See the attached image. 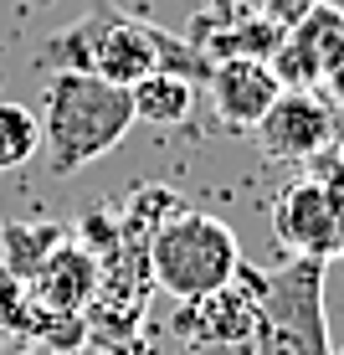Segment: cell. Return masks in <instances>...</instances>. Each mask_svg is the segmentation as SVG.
Here are the masks:
<instances>
[{"mask_svg": "<svg viewBox=\"0 0 344 355\" xmlns=\"http://www.w3.org/2000/svg\"><path fill=\"white\" fill-rule=\"evenodd\" d=\"M339 52H344V6L318 0L303 21H293V26L282 31L278 52L267 57V62H273L282 88H318Z\"/></svg>", "mask_w": 344, "mask_h": 355, "instance_id": "8", "label": "cell"}, {"mask_svg": "<svg viewBox=\"0 0 344 355\" xmlns=\"http://www.w3.org/2000/svg\"><path fill=\"white\" fill-rule=\"evenodd\" d=\"M257 355H329V320H324V263L288 258L267 273L257 299Z\"/></svg>", "mask_w": 344, "mask_h": 355, "instance_id": "4", "label": "cell"}, {"mask_svg": "<svg viewBox=\"0 0 344 355\" xmlns=\"http://www.w3.org/2000/svg\"><path fill=\"white\" fill-rule=\"evenodd\" d=\"M324 88H329V98H334V103H344V52L334 57V62H329V72H324Z\"/></svg>", "mask_w": 344, "mask_h": 355, "instance_id": "16", "label": "cell"}, {"mask_svg": "<svg viewBox=\"0 0 344 355\" xmlns=\"http://www.w3.org/2000/svg\"><path fill=\"white\" fill-rule=\"evenodd\" d=\"M62 242H67V227L62 222H16V227L0 232V263H6L16 278H26V284H31Z\"/></svg>", "mask_w": 344, "mask_h": 355, "instance_id": "12", "label": "cell"}, {"mask_svg": "<svg viewBox=\"0 0 344 355\" xmlns=\"http://www.w3.org/2000/svg\"><path fill=\"white\" fill-rule=\"evenodd\" d=\"M42 155V119L16 98H0V175L21 170Z\"/></svg>", "mask_w": 344, "mask_h": 355, "instance_id": "13", "label": "cell"}, {"mask_svg": "<svg viewBox=\"0 0 344 355\" xmlns=\"http://www.w3.org/2000/svg\"><path fill=\"white\" fill-rule=\"evenodd\" d=\"M329 355H344V345H339V350H329Z\"/></svg>", "mask_w": 344, "mask_h": 355, "instance_id": "19", "label": "cell"}, {"mask_svg": "<svg viewBox=\"0 0 344 355\" xmlns=\"http://www.w3.org/2000/svg\"><path fill=\"white\" fill-rule=\"evenodd\" d=\"M257 144H262L273 160H314L334 144L339 134V119L329 108L324 93L314 88H282L278 103L262 114V124L252 129Z\"/></svg>", "mask_w": 344, "mask_h": 355, "instance_id": "6", "label": "cell"}, {"mask_svg": "<svg viewBox=\"0 0 344 355\" xmlns=\"http://www.w3.org/2000/svg\"><path fill=\"white\" fill-rule=\"evenodd\" d=\"M21 355H46V350H21Z\"/></svg>", "mask_w": 344, "mask_h": 355, "instance_id": "18", "label": "cell"}, {"mask_svg": "<svg viewBox=\"0 0 344 355\" xmlns=\"http://www.w3.org/2000/svg\"><path fill=\"white\" fill-rule=\"evenodd\" d=\"M216 6L237 10V16H262V21H278L282 31L293 26V21H303L318 0H216Z\"/></svg>", "mask_w": 344, "mask_h": 355, "instance_id": "15", "label": "cell"}, {"mask_svg": "<svg viewBox=\"0 0 344 355\" xmlns=\"http://www.w3.org/2000/svg\"><path fill=\"white\" fill-rule=\"evenodd\" d=\"M206 88H211V108H216L221 129L252 134L262 124V114L278 103L282 83H278L273 62H262V57H226V62H211Z\"/></svg>", "mask_w": 344, "mask_h": 355, "instance_id": "9", "label": "cell"}, {"mask_svg": "<svg viewBox=\"0 0 344 355\" xmlns=\"http://www.w3.org/2000/svg\"><path fill=\"white\" fill-rule=\"evenodd\" d=\"M31 314H36V304H31L26 278H16L0 263V329H31Z\"/></svg>", "mask_w": 344, "mask_h": 355, "instance_id": "14", "label": "cell"}, {"mask_svg": "<svg viewBox=\"0 0 344 355\" xmlns=\"http://www.w3.org/2000/svg\"><path fill=\"white\" fill-rule=\"evenodd\" d=\"M31 304L52 314H82L103 288V263L88 242H62V248L46 258V268L31 278Z\"/></svg>", "mask_w": 344, "mask_h": 355, "instance_id": "10", "label": "cell"}, {"mask_svg": "<svg viewBox=\"0 0 344 355\" xmlns=\"http://www.w3.org/2000/svg\"><path fill=\"white\" fill-rule=\"evenodd\" d=\"M144 263H150V278L170 299L190 304V299L221 288L237 273L242 248H237V232L221 222V216L185 211V206H180V211L144 242Z\"/></svg>", "mask_w": 344, "mask_h": 355, "instance_id": "3", "label": "cell"}, {"mask_svg": "<svg viewBox=\"0 0 344 355\" xmlns=\"http://www.w3.org/2000/svg\"><path fill=\"white\" fill-rule=\"evenodd\" d=\"M42 155L57 180L103 160L134 129L129 88L103 83L93 72H52L42 93Z\"/></svg>", "mask_w": 344, "mask_h": 355, "instance_id": "2", "label": "cell"}, {"mask_svg": "<svg viewBox=\"0 0 344 355\" xmlns=\"http://www.w3.org/2000/svg\"><path fill=\"white\" fill-rule=\"evenodd\" d=\"M42 62L52 72H93V78L118 83V88L139 83L144 72H185L190 83H206V72H211V62L185 36H170L114 6H93L67 31L46 36Z\"/></svg>", "mask_w": 344, "mask_h": 355, "instance_id": "1", "label": "cell"}, {"mask_svg": "<svg viewBox=\"0 0 344 355\" xmlns=\"http://www.w3.org/2000/svg\"><path fill=\"white\" fill-rule=\"evenodd\" d=\"M273 232L293 258L329 263L334 252H344V242H339V191L318 175H298L273 201Z\"/></svg>", "mask_w": 344, "mask_h": 355, "instance_id": "5", "label": "cell"}, {"mask_svg": "<svg viewBox=\"0 0 344 355\" xmlns=\"http://www.w3.org/2000/svg\"><path fill=\"white\" fill-rule=\"evenodd\" d=\"M339 242H344V191H339Z\"/></svg>", "mask_w": 344, "mask_h": 355, "instance_id": "17", "label": "cell"}, {"mask_svg": "<svg viewBox=\"0 0 344 355\" xmlns=\"http://www.w3.org/2000/svg\"><path fill=\"white\" fill-rule=\"evenodd\" d=\"M262 284H267V278L257 273V268L237 263V273H231L221 288H211V293H201V299L185 304V314H180V335L201 340V345H242V340H252Z\"/></svg>", "mask_w": 344, "mask_h": 355, "instance_id": "7", "label": "cell"}, {"mask_svg": "<svg viewBox=\"0 0 344 355\" xmlns=\"http://www.w3.org/2000/svg\"><path fill=\"white\" fill-rule=\"evenodd\" d=\"M129 103H134V124L175 129L195 108V83L185 72H144L139 83H129Z\"/></svg>", "mask_w": 344, "mask_h": 355, "instance_id": "11", "label": "cell"}]
</instances>
